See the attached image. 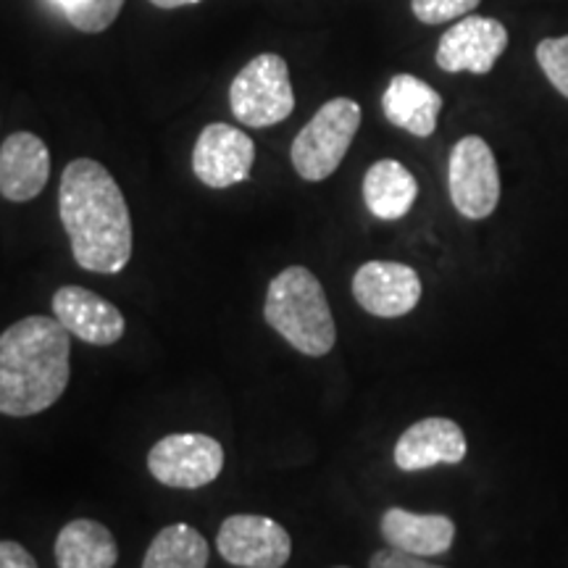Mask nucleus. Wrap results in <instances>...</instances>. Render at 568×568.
<instances>
[{"mask_svg": "<svg viewBox=\"0 0 568 568\" xmlns=\"http://www.w3.org/2000/svg\"><path fill=\"white\" fill-rule=\"evenodd\" d=\"M0 568H38V560L24 545L13 539H0Z\"/></svg>", "mask_w": 568, "mask_h": 568, "instance_id": "obj_24", "label": "nucleus"}, {"mask_svg": "<svg viewBox=\"0 0 568 568\" xmlns=\"http://www.w3.org/2000/svg\"><path fill=\"white\" fill-rule=\"evenodd\" d=\"M211 548L205 537L190 524L163 527L148 545L142 568H205Z\"/></svg>", "mask_w": 568, "mask_h": 568, "instance_id": "obj_19", "label": "nucleus"}, {"mask_svg": "<svg viewBox=\"0 0 568 568\" xmlns=\"http://www.w3.org/2000/svg\"><path fill=\"white\" fill-rule=\"evenodd\" d=\"M389 548L410 556H445L456 542V521L443 514H414L406 508H387L379 521Z\"/></svg>", "mask_w": 568, "mask_h": 568, "instance_id": "obj_15", "label": "nucleus"}, {"mask_svg": "<svg viewBox=\"0 0 568 568\" xmlns=\"http://www.w3.org/2000/svg\"><path fill=\"white\" fill-rule=\"evenodd\" d=\"M468 443L460 424L453 418L429 416L410 424L397 437L393 458L400 471H426L439 464L456 466L466 458Z\"/></svg>", "mask_w": 568, "mask_h": 568, "instance_id": "obj_13", "label": "nucleus"}, {"mask_svg": "<svg viewBox=\"0 0 568 568\" xmlns=\"http://www.w3.org/2000/svg\"><path fill=\"white\" fill-rule=\"evenodd\" d=\"M234 119L253 130L284 122L295 111V92L290 84L287 61L276 53H261L247 61L230 88Z\"/></svg>", "mask_w": 568, "mask_h": 568, "instance_id": "obj_5", "label": "nucleus"}, {"mask_svg": "<svg viewBox=\"0 0 568 568\" xmlns=\"http://www.w3.org/2000/svg\"><path fill=\"white\" fill-rule=\"evenodd\" d=\"M59 568H113L119 545L111 529L92 518H74L59 531L53 545Z\"/></svg>", "mask_w": 568, "mask_h": 568, "instance_id": "obj_18", "label": "nucleus"}, {"mask_svg": "<svg viewBox=\"0 0 568 568\" xmlns=\"http://www.w3.org/2000/svg\"><path fill=\"white\" fill-rule=\"evenodd\" d=\"M51 176V151L38 134L13 132L0 148V195L11 203L34 201Z\"/></svg>", "mask_w": 568, "mask_h": 568, "instance_id": "obj_14", "label": "nucleus"}, {"mask_svg": "<svg viewBox=\"0 0 568 568\" xmlns=\"http://www.w3.org/2000/svg\"><path fill=\"white\" fill-rule=\"evenodd\" d=\"M382 111L397 130H406L414 138H429L437 130L443 95L414 74H395L382 95Z\"/></svg>", "mask_w": 568, "mask_h": 568, "instance_id": "obj_16", "label": "nucleus"}, {"mask_svg": "<svg viewBox=\"0 0 568 568\" xmlns=\"http://www.w3.org/2000/svg\"><path fill=\"white\" fill-rule=\"evenodd\" d=\"M361 126V105L351 98H335L316 111V116L297 132L290 148L295 172L305 182H324L337 172L351 151Z\"/></svg>", "mask_w": 568, "mask_h": 568, "instance_id": "obj_4", "label": "nucleus"}, {"mask_svg": "<svg viewBox=\"0 0 568 568\" xmlns=\"http://www.w3.org/2000/svg\"><path fill=\"white\" fill-rule=\"evenodd\" d=\"M508 48V30L489 17H466L439 38L437 67L447 74H489Z\"/></svg>", "mask_w": 568, "mask_h": 568, "instance_id": "obj_11", "label": "nucleus"}, {"mask_svg": "<svg viewBox=\"0 0 568 568\" xmlns=\"http://www.w3.org/2000/svg\"><path fill=\"white\" fill-rule=\"evenodd\" d=\"M418 197L416 176L400 161L382 159L368 166L364 176V203L372 216L382 222H397L408 216Z\"/></svg>", "mask_w": 568, "mask_h": 568, "instance_id": "obj_17", "label": "nucleus"}, {"mask_svg": "<svg viewBox=\"0 0 568 568\" xmlns=\"http://www.w3.org/2000/svg\"><path fill=\"white\" fill-rule=\"evenodd\" d=\"M71 376V335L51 316H27L0 335V414L38 416L61 400Z\"/></svg>", "mask_w": 568, "mask_h": 568, "instance_id": "obj_2", "label": "nucleus"}, {"mask_svg": "<svg viewBox=\"0 0 568 568\" xmlns=\"http://www.w3.org/2000/svg\"><path fill=\"white\" fill-rule=\"evenodd\" d=\"M74 30L98 34L116 21L124 0H53Z\"/></svg>", "mask_w": 568, "mask_h": 568, "instance_id": "obj_20", "label": "nucleus"}, {"mask_svg": "<svg viewBox=\"0 0 568 568\" xmlns=\"http://www.w3.org/2000/svg\"><path fill=\"white\" fill-rule=\"evenodd\" d=\"M481 0H410V11L424 24H443L471 13Z\"/></svg>", "mask_w": 568, "mask_h": 568, "instance_id": "obj_22", "label": "nucleus"}, {"mask_svg": "<svg viewBox=\"0 0 568 568\" xmlns=\"http://www.w3.org/2000/svg\"><path fill=\"white\" fill-rule=\"evenodd\" d=\"M337 568H347V566H337Z\"/></svg>", "mask_w": 568, "mask_h": 568, "instance_id": "obj_26", "label": "nucleus"}, {"mask_svg": "<svg viewBox=\"0 0 568 568\" xmlns=\"http://www.w3.org/2000/svg\"><path fill=\"white\" fill-rule=\"evenodd\" d=\"M368 568H445V566H435L429 564V560H424L422 556H410V552L385 548L374 552L372 560H368Z\"/></svg>", "mask_w": 568, "mask_h": 568, "instance_id": "obj_23", "label": "nucleus"}, {"mask_svg": "<svg viewBox=\"0 0 568 568\" xmlns=\"http://www.w3.org/2000/svg\"><path fill=\"white\" fill-rule=\"evenodd\" d=\"M537 63L552 88L568 98V34H564V38H545L539 42Z\"/></svg>", "mask_w": 568, "mask_h": 568, "instance_id": "obj_21", "label": "nucleus"}, {"mask_svg": "<svg viewBox=\"0 0 568 568\" xmlns=\"http://www.w3.org/2000/svg\"><path fill=\"white\" fill-rule=\"evenodd\" d=\"M255 142L240 126L209 124L197 134L193 151V172L205 187L226 190L251 176Z\"/></svg>", "mask_w": 568, "mask_h": 568, "instance_id": "obj_10", "label": "nucleus"}, {"mask_svg": "<svg viewBox=\"0 0 568 568\" xmlns=\"http://www.w3.org/2000/svg\"><path fill=\"white\" fill-rule=\"evenodd\" d=\"M447 190L456 211L471 222H481L495 213L500 203V172L493 148L479 134H466L450 151Z\"/></svg>", "mask_w": 568, "mask_h": 568, "instance_id": "obj_7", "label": "nucleus"}, {"mask_svg": "<svg viewBox=\"0 0 568 568\" xmlns=\"http://www.w3.org/2000/svg\"><path fill=\"white\" fill-rule=\"evenodd\" d=\"M422 276L400 261H366L353 276V297L376 318L408 316L422 301Z\"/></svg>", "mask_w": 568, "mask_h": 568, "instance_id": "obj_9", "label": "nucleus"}, {"mask_svg": "<svg viewBox=\"0 0 568 568\" xmlns=\"http://www.w3.org/2000/svg\"><path fill=\"white\" fill-rule=\"evenodd\" d=\"M216 550L237 568H282L293 556V539L274 518L234 514L219 527Z\"/></svg>", "mask_w": 568, "mask_h": 568, "instance_id": "obj_8", "label": "nucleus"}, {"mask_svg": "<svg viewBox=\"0 0 568 568\" xmlns=\"http://www.w3.org/2000/svg\"><path fill=\"white\" fill-rule=\"evenodd\" d=\"M266 324L290 347L308 358H322L337 343V326L318 276L305 266H287L268 284Z\"/></svg>", "mask_w": 568, "mask_h": 568, "instance_id": "obj_3", "label": "nucleus"}, {"mask_svg": "<svg viewBox=\"0 0 568 568\" xmlns=\"http://www.w3.org/2000/svg\"><path fill=\"white\" fill-rule=\"evenodd\" d=\"M148 471L172 489H203L222 477L224 447L201 432H174L148 453Z\"/></svg>", "mask_w": 568, "mask_h": 568, "instance_id": "obj_6", "label": "nucleus"}, {"mask_svg": "<svg viewBox=\"0 0 568 568\" xmlns=\"http://www.w3.org/2000/svg\"><path fill=\"white\" fill-rule=\"evenodd\" d=\"M59 213L77 266L119 274L132 258V216L126 197L103 163L77 159L63 169Z\"/></svg>", "mask_w": 568, "mask_h": 568, "instance_id": "obj_1", "label": "nucleus"}, {"mask_svg": "<svg viewBox=\"0 0 568 568\" xmlns=\"http://www.w3.org/2000/svg\"><path fill=\"white\" fill-rule=\"evenodd\" d=\"M53 316L80 343L109 347L124 337V314L103 295L80 284H63L53 295Z\"/></svg>", "mask_w": 568, "mask_h": 568, "instance_id": "obj_12", "label": "nucleus"}, {"mask_svg": "<svg viewBox=\"0 0 568 568\" xmlns=\"http://www.w3.org/2000/svg\"><path fill=\"white\" fill-rule=\"evenodd\" d=\"M151 3L159 6V9H180V6H195L201 0H151Z\"/></svg>", "mask_w": 568, "mask_h": 568, "instance_id": "obj_25", "label": "nucleus"}]
</instances>
